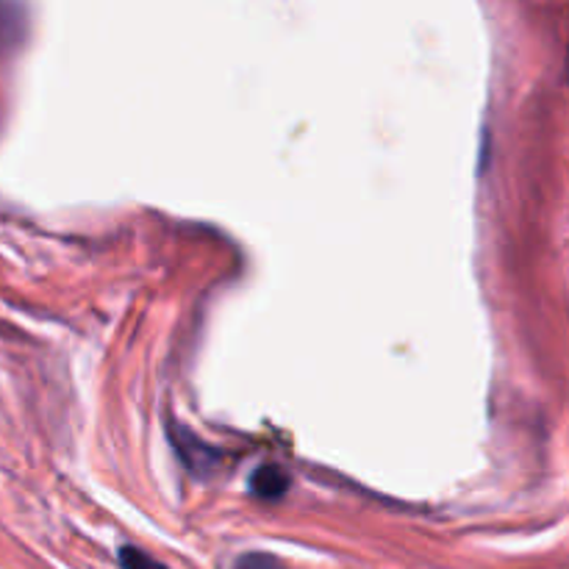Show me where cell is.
<instances>
[{
    "instance_id": "2",
    "label": "cell",
    "mask_w": 569,
    "mask_h": 569,
    "mask_svg": "<svg viewBox=\"0 0 569 569\" xmlns=\"http://www.w3.org/2000/svg\"><path fill=\"white\" fill-rule=\"evenodd\" d=\"M26 31V14L14 0H0V53L14 48Z\"/></svg>"
},
{
    "instance_id": "3",
    "label": "cell",
    "mask_w": 569,
    "mask_h": 569,
    "mask_svg": "<svg viewBox=\"0 0 569 569\" xmlns=\"http://www.w3.org/2000/svg\"><path fill=\"white\" fill-rule=\"evenodd\" d=\"M287 487H289L287 472L276 465L259 467V470L253 472V478H250V489H253V495H259V498L264 500H278L283 492H287Z\"/></svg>"
},
{
    "instance_id": "5",
    "label": "cell",
    "mask_w": 569,
    "mask_h": 569,
    "mask_svg": "<svg viewBox=\"0 0 569 569\" xmlns=\"http://www.w3.org/2000/svg\"><path fill=\"white\" fill-rule=\"evenodd\" d=\"M237 569H287V567H283L281 561L270 553H248L239 559Z\"/></svg>"
},
{
    "instance_id": "1",
    "label": "cell",
    "mask_w": 569,
    "mask_h": 569,
    "mask_svg": "<svg viewBox=\"0 0 569 569\" xmlns=\"http://www.w3.org/2000/svg\"><path fill=\"white\" fill-rule=\"evenodd\" d=\"M172 445H176L178 456H181L183 465L194 472L198 478H209L211 472L220 467V453L214 448L198 439L194 433H189L187 428L172 426Z\"/></svg>"
},
{
    "instance_id": "4",
    "label": "cell",
    "mask_w": 569,
    "mask_h": 569,
    "mask_svg": "<svg viewBox=\"0 0 569 569\" xmlns=\"http://www.w3.org/2000/svg\"><path fill=\"white\" fill-rule=\"evenodd\" d=\"M120 567L122 569H167L161 561L150 559L148 553H142V550H137V548L120 550Z\"/></svg>"
}]
</instances>
